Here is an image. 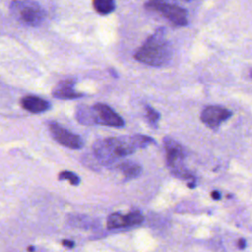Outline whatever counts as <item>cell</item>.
<instances>
[{
	"instance_id": "6da1fadb",
	"label": "cell",
	"mask_w": 252,
	"mask_h": 252,
	"mask_svg": "<svg viewBox=\"0 0 252 252\" xmlns=\"http://www.w3.org/2000/svg\"><path fill=\"white\" fill-rule=\"evenodd\" d=\"M155 143L153 138L145 135L112 137L98 140L94 144L93 150L95 158L102 164H110L120 158L133 154L138 149Z\"/></svg>"
},
{
	"instance_id": "7a4b0ae2",
	"label": "cell",
	"mask_w": 252,
	"mask_h": 252,
	"mask_svg": "<svg viewBox=\"0 0 252 252\" xmlns=\"http://www.w3.org/2000/svg\"><path fill=\"white\" fill-rule=\"evenodd\" d=\"M171 46L166 39L164 28H159L134 53V58L146 65L163 66L171 58Z\"/></svg>"
},
{
	"instance_id": "3957f363",
	"label": "cell",
	"mask_w": 252,
	"mask_h": 252,
	"mask_svg": "<svg viewBox=\"0 0 252 252\" xmlns=\"http://www.w3.org/2000/svg\"><path fill=\"white\" fill-rule=\"evenodd\" d=\"M9 8L12 16L25 26L38 27L46 18L45 10L33 0H12Z\"/></svg>"
},
{
	"instance_id": "277c9868",
	"label": "cell",
	"mask_w": 252,
	"mask_h": 252,
	"mask_svg": "<svg viewBox=\"0 0 252 252\" xmlns=\"http://www.w3.org/2000/svg\"><path fill=\"white\" fill-rule=\"evenodd\" d=\"M163 145L166 152V164L170 172L178 178L194 180L193 175L187 170L184 164L185 152L183 147L178 142L168 137L163 139Z\"/></svg>"
},
{
	"instance_id": "5b68a950",
	"label": "cell",
	"mask_w": 252,
	"mask_h": 252,
	"mask_svg": "<svg viewBox=\"0 0 252 252\" xmlns=\"http://www.w3.org/2000/svg\"><path fill=\"white\" fill-rule=\"evenodd\" d=\"M145 8L149 11H155L166 18L174 26H187L188 16L187 11L176 5L171 4L166 0H149L145 3Z\"/></svg>"
},
{
	"instance_id": "8992f818",
	"label": "cell",
	"mask_w": 252,
	"mask_h": 252,
	"mask_svg": "<svg viewBox=\"0 0 252 252\" xmlns=\"http://www.w3.org/2000/svg\"><path fill=\"white\" fill-rule=\"evenodd\" d=\"M48 128L52 138L60 145L73 150H78L83 148L84 141L82 140V138L68 131L66 128L62 127L57 122H49Z\"/></svg>"
},
{
	"instance_id": "52a82bcc",
	"label": "cell",
	"mask_w": 252,
	"mask_h": 252,
	"mask_svg": "<svg viewBox=\"0 0 252 252\" xmlns=\"http://www.w3.org/2000/svg\"><path fill=\"white\" fill-rule=\"evenodd\" d=\"M95 123L104 126L120 128L125 125L123 118L105 103H95L93 106Z\"/></svg>"
},
{
	"instance_id": "ba28073f",
	"label": "cell",
	"mask_w": 252,
	"mask_h": 252,
	"mask_svg": "<svg viewBox=\"0 0 252 252\" xmlns=\"http://www.w3.org/2000/svg\"><path fill=\"white\" fill-rule=\"evenodd\" d=\"M232 115L231 111L220 106V105H209L201 112V121L209 128L216 130L220 125L227 120Z\"/></svg>"
},
{
	"instance_id": "9c48e42d",
	"label": "cell",
	"mask_w": 252,
	"mask_h": 252,
	"mask_svg": "<svg viewBox=\"0 0 252 252\" xmlns=\"http://www.w3.org/2000/svg\"><path fill=\"white\" fill-rule=\"evenodd\" d=\"M75 83L76 80L73 78H68L59 82L58 85L53 89L52 95L59 99H75L85 96V94L75 91Z\"/></svg>"
},
{
	"instance_id": "30bf717a",
	"label": "cell",
	"mask_w": 252,
	"mask_h": 252,
	"mask_svg": "<svg viewBox=\"0 0 252 252\" xmlns=\"http://www.w3.org/2000/svg\"><path fill=\"white\" fill-rule=\"evenodd\" d=\"M21 104L24 109L32 113H42L50 108V103L46 99L36 95L24 96Z\"/></svg>"
},
{
	"instance_id": "8fae6325",
	"label": "cell",
	"mask_w": 252,
	"mask_h": 252,
	"mask_svg": "<svg viewBox=\"0 0 252 252\" xmlns=\"http://www.w3.org/2000/svg\"><path fill=\"white\" fill-rule=\"evenodd\" d=\"M76 119L84 125H93L96 124L95 123V117H94V112L92 107L86 106V105H80L76 109L75 113Z\"/></svg>"
},
{
	"instance_id": "7c38bea8",
	"label": "cell",
	"mask_w": 252,
	"mask_h": 252,
	"mask_svg": "<svg viewBox=\"0 0 252 252\" xmlns=\"http://www.w3.org/2000/svg\"><path fill=\"white\" fill-rule=\"evenodd\" d=\"M118 168L121 170V172L123 173V175L125 176L126 179L136 178L142 172L141 165L134 161H131V160H127V161L120 163L118 165Z\"/></svg>"
},
{
	"instance_id": "4fadbf2b",
	"label": "cell",
	"mask_w": 252,
	"mask_h": 252,
	"mask_svg": "<svg viewBox=\"0 0 252 252\" xmlns=\"http://www.w3.org/2000/svg\"><path fill=\"white\" fill-rule=\"evenodd\" d=\"M94 10L100 15H107L115 10V0H93Z\"/></svg>"
},
{
	"instance_id": "5bb4252c",
	"label": "cell",
	"mask_w": 252,
	"mask_h": 252,
	"mask_svg": "<svg viewBox=\"0 0 252 252\" xmlns=\"http://www.w3.org/2000/svg\"><path fill=\"white\" fill-rule=\"evenodd\" d=\"M106 224H107V227L110 229L128 226L127 217L126 215H122L120 213H113L107 218Z\"/></svg>"
},
{
	"instance_id": "9a60e30c",
	"label": "cell",
	"mask_w": 252,
	"mask_h": 252,
	"mask_svg": "<svg viewBox=\"0 0 252 252\" xmlns=\"http://www.w3.org/2000/svg\"><path fill=\"white\" fill-rule=\"evenodd\" d=\"M145 118L153 128H157L158 126L159 113L150 105H146L145 107Z\"/></svg>"
},
{
	"instance_id": "2e32d148",
	"label": "cell",
	"mask_w": 252,
	"mask_h": 252,
	"mask_svg": "<svg viewBox=\"0 0 252 252\" xmlns=\"http://www.w3.org/2000/svg\"><path fill=\"white\" fill-rule=\"evenodd\" d=\"M127 217V224L128 226H135V225H139L143 222L144 218L143 215L141 214L140 211H131L130 213H128L126 215Z\"/></svg>"
},
{
	"instance_id": "e0dca14e",
	"label": "cell",
	"mask_w": 252,
	"mask_h": 252,
	"mask_svg": "<svg viewBox=\"0 0 252 252\" xmlns=\"http://www.w3.org/2000/svg\"><path fill=\"white\" fill-rule=\"evenodd\" d=\"M58 178L60 180H69V182L72 184V185H79L80 183V178L78 175H76L74 172H71V171H62L59 173L58 175Z\"/></svg>"
},
{
	"instance_id": "ac0fdd59",
	"label": "cell",
	"mask_w": 252,
	"mask_h": 252,
	"mask_svg": "<svg viewBox=\"0 0 252 252\" xmlns=\"http://www.w3.org/2000/svg\"><path fill=\"white\" fill-rule=\"evenodd\" d=\"M62 244H63L64 246L68 247V248H72V247H74V242H73V241H71V240L64 239V240L62 241Z\"/></svg>"
},
{
	"instance_id": "d6986e66",
	"label": "cell",
	"mask_w": 252,
	"mask_h": 252,
	"mask_svg": "<svg viewBox=\"0 0 252 252\" xmlns=\"http://www.w3.org/2000/svg\"><path fill=\"white\" fill-rule=\"evenodd\" d=\"M211 196H212V198L215 199V200H219V199L220 198V192H218V191H213V192L211 193Z\"/></svg>"
},
{
	"instance_id": "ffe728a7",
	"label": "cell",
	"mask_w": 252,
	"mask_h": 252,
	"mask_svg": "<svg viewBox=\"0 0 252 252\" xmlns=\"http://www.w3.org/2000/svg\"><path fill=\"white\" fill-rule=\"evenodd\" d=\"M245 245H246V241H245V239L241 238V239L238 241V247H239L240 249H243V248L245 247Z\"/></svg>"
},
{
	"instance_id": "44dd1931",
	"label": "cell",
	"mask_w": 252,
	"mask_h": 252,
	"mask_svg": "<svg viewBox=\"0 0 252 252\" xmlns=\"http://www.w3.org/2000/svg\"><path fill=\"white\" fill-rule=\"evenodd\" d=\"M34 250V247H32V246H30V247H28V251H33Z\"/></svg>"
},
{
	"instance_id": "7402d4cb",
	"label": "cell",
	"mask_w": 252,
	"mask_h": 252,
	"mask_svg": "<svg viewBox=\"0 0 252 252\" xmlns=\"http://www.w3.org/2000/svg\"><path fill=\"white\" fill-rule=\"evenodd\" d=\"M250 77H251V78H252V70H251V71H250Z\"/></svg>"
},
{
	"instance_id": "603a6c76",
	"label": "cell",
	"mask_w": 252,
	"mask_h": 252,
	"mask_svg": "<svg viewBox=\"0 0 252 252\" xmlns=\"http://www.w3.org/2000/svg\"><path fill=\"white\" fill-rule=\"evenodd\" d=\"M183 1H186V2H190V1H193V0H183Z\"/></svg>"
}]
</instances>
